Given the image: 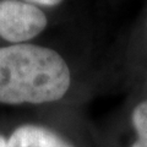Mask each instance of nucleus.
<instances>
[{
	"label": "nucleus",
	"instance_id": "1",
	"mask_svg": "<svg viewBox=\"0 0 147 147\" xmlns=\"http://www.w3.org/2000/svg\"><path fill=\"white\" fill-rule=\"evenodd\" d=\"M70 84V69L55 50L34 44L0 47V103L57 102Z\"/></svg>",
	"mask_w": 147,
	"mask_h": 147
},
{
	"label": "nucleus",
	"instance_id": "2",
	"mask_svg": "<svg viewBox=\"0 0 147 147\" xmlns=\"http://www.w3.org/2000/svg\"><path fill=\"white\" fill-rule=\"evenodd\" d=\"M48 20L33 4L18 0H0V37L11 43H22L38 36Z\"/></svg>",
	"mask_w": 147,
	"mask_h": 147
},
{
	"label": "nucleus",
	"instance_id": "3",
	"mask_svg": "<svg viewBox=\"0 0 147 147\" xmlns=\"http://www.w3.org/2000/svg\"><path fill=\"white\" fill-rule=\"evenodd\" d=\"M6 147H75L48 127L26 124L18 126L6 140Z\"/></svg>",
	"mask_w": 147,
	"mask_h": 147
},
{
	"label": "nucleus",
	"instance_id": "4",
	"mask_svg": "<svg viewBox=\"0 0 147 147\" xmlns=\"http://www.w3.org/2000/svg\"><path fill=\"white\" fill-rule=\"evenodd\" d=\"M131 119L136 131V140L130 147H147V99L136 105Z\"/></svg>",
	"mask_w": 147,
	"mask_h": 147
},
{
	"label": "nucleus",
	"instance_id": "5",
	"mask_svg": "<svg viewBox=\"0 0 147 147\" xmlns=\"http://www.w3.org/2000/svg\"><path fill=\"white\" fill-rule=\"evenodd\" d=\"M30 4H38V5H45V6H54L60 4L63 0H27Z\"/></svg>",
	"mask_w": 147,
	"mask_h": 147
},
{
	"label": "nucleus",
	"instance_id": "6",
	"mask_svg": "<svg viewBox=\"0 0 147 147\" xmlns=\"http://www.w3.org/2000/svg\"><path fill=\"white\" fill-rule=\"evenodd\" d=\"M0 147H6V139L3 135H0Z\"/></svg>",
	"mask_w": 147,
	"mask_h": 147
}]
</instances>
